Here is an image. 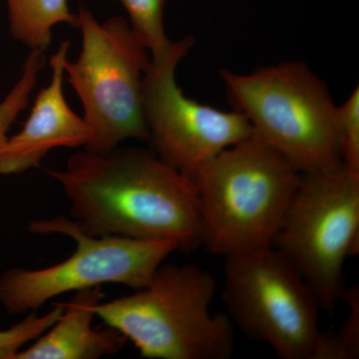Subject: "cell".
<instances>
[{"label":"cell","mask_w":359,"mask_h":359,"mask_svg":"<svg viewBox=\"0 0 359 359\" xmlns=\"http://www.w3.org/2000/svg\"><path fill=\"white\" fill-rule=\"evenodd\" d=\"M69 201L71 219L90 236L170 241L178 252L202 245L193 182L157 154L135 147L79 151L65 169L48 170Z\"/></svg>","instance_id":"1"},{"label":"cell","mask_w":359,"mask_h":359,"mask_svg":"<svg viewBox=\"0 0 359 359\" xmlns=\"http://www.w3.org/2000/svg\"><path fill=\"white\" fill-rule=\"evenodd\" d=\"M302 173L252 133L222 151L193 177L202 245L224 257L273 244Z\"/></svg>","instance_id":"2"},{"label":"cell","mask_w":359,"mask_h":359,"mask_svg":"<svg viewBox=\"0 0 359 359\" xmlns=\"http://www.w3.org/2000/svg\"><path fill=\"white\" fill-rule=\"evenodd\" d=\"M214 276L195 264H161L146 287L101 302L96 316L131 340L149 359H229L235 327L226 313H212Z\"/></svg>","instance_id":"3"},{"label":"cell","mask_w":359,"mask_h":359,"mask_svg":"<svg viewBox=\"0 0 359 359\" xmlns=\"http://www.w3.org/2000/svg\"><path fill=\"white\" fill-rule=\"evenodd\" d=\"M229 101L252 133L302 174L342 165L337 111L325 84L299 61L249 74L221 73Z\"/></svg>","instance_id":"4"},{"label":"cell","mask_w":359,"mask_h":359,"mask_svg":"<svg viewBox=\"0 0 359 359\" xmlns=\"http://www.w3.org/2000/svg\"><path fill=\"white\" fill-rule=\"evenodd\" d=\"M77 18L81 51L74 62L65 59V71L91 130L85 149L107 153L129 139L148 141L144 114V78L151 62L147 49L121 16L99 22L82 6Z\"/></svg>","instance_id":"5"},{"label":"cell","mask_w":359,"mask_h":359,"mask_svg":"<svg viewBox=\"0 0 359 359\" xmlns=\"http://www.w3.org/2000/svg\"><path fill=\"white\" fill-rule=\"evenodd\" d=\"M273 248L332 313L344 297V266L359 252V172L344 164L302 174Z\"/></svg>","instance_id":"6"},{"label":"cell","mask_w":359,"mask_h":359,"mask_svg":"<svg viewBox=\"0 0 359 359\" xmlns=\"http://www.w3.org/2000/svg\"><path fill=\"white\" fill-rule=\"evenodd\" d=\"M223 301L233 327L250 340L282 359H314L320 304L273 245L224 257Z\"/></svg>","instance_id":"7"},{"label":"cell","mask_w":359,"mask_h":359,"mask_svg":"<svg viewBox=\"0 0 359 359\" xmlns=\"http://www.w3.org/2000/svg\"><path fill=\"white\" fill-rule=\"evenodd\" d=\"M28 230L62 235L76 243L65 261L39 269L11 268L0 276V304L8 313L36 311L66 292L118 283L140 290L178 248L170 241H143L119 236H90L65 217L35 219Z\"/></svg>","instance_id":"8"},{"label":"cell","mask_w":359,"mask_h":359,"mask_svg":"<svg viewBox=\"0 0 359 359\" xmlns=\"http://www.w3.org/2000/svg\"><path fill=\"white\" fill-rule=\"evenodd\" d=\"M193 44L191 37L175 42L166 56L151 60L144 78L148 141L158 157L190 181L205 163L252 134L242 113L224 112L184 95L176 69Z\"/></svg>","instance_id":"9"},{"label":"cell","mask_w":359,"mask_h":359,"mask_svg":"<svg viewBox=\"0 0 359 359\" xmlns=\"http://www.w3.org/2000/svg\"><path fill=\"white\" fill-rule=\"evenodd\" d=\"M70 42H61L49 59L50 83L41 89L23 128L8 137L0 149V175L23 173L39 166L52 149L86 147L91 130L83 117L73 112L63 93L65 61Z\"/></svg>","instance_id":"10"},{"label":"cell","mask_w":359,"mask_h":359,"mask_svg":"<svg viewBox=\"0 0 359 359\" xmlns=\"http://www.w3.org/2000/svg\"><path fill=\"white\" fill-rule=\"evenodd\" d=\"M104 297L101 287L74 292L62 304L60 318L14 359H98L122 351L127 339L115 328L93 327L95 308Z\"/></svg>","instance_id":"11"},{"label":"cell","mask_w":359,"mask_h":359,"mask_svg":"<svg viewBox=\"0 0 359 359\" xmlns=\"http://www.w3.org/2000/svg\"><path fill=\"white\" fill-rule=\"evenodd\" d=\"M9 29L13 39L32 50L46 51L52 42V29L59 23L77 27L68 0H6Z\"/></svg>","instance_id":"12"},{"label":"cell","mask_w":359,"mask_h":359,"mask_svg":"<svg viewBox=\"0 0 359 359\" xmlns=\"http://www.w3.org/2000/svg\"><path fill=\"white\" fill-rule=\"evenodd\" d=\"M129 14L130 26L147 49L151 60L166 56L175 42L168 39L164 11L168 0H119Z\"/></svg>","instance_id":"13"},{"label":"cell","mask_w":359,"mask_h":359,"mask_svg":"<svg viewBox=\"0 0 359 359\" xmlns=\"http://www.w3.org/2000/svg\"><path fill=\"white\" fill-rule=\"evenodd\" d=\"M46 63L45 52L32 50L23 63L20 79L9 93L0 101V149L8 139L7 133L16 118L25 111L29 103L33 89L39 81L40 71Z\"/></svg>","instance_id":"14"},{"label":"cell","mask_w":359,"mask_h":359,"mask_svg":"<svg viewBox=\"0 0 359 359\" xmlns=\"http://www.w3.org/2000/svg\"><path fill=\"white\" fill-rule=\"evenodd\" d=\"M349 311L339 332H321L314 359H356L359 358V290L358 285L344 290Z\"/></svg>","instance_id":"15"},{"label":"cell","mask_w":359,"mask_h":359,"mask_svg":"<svg viewBox=\"0 0 359 359\" xmlns=\"http://www.w3.org/2000/svg\"><path fill=\"white\" fill-rule=\"evenodd\" d=\"M63 311L62 304H54L53 309L44 316H39L36 311L28 313L23 320L7 330H0V359H14L26 344L34 341L43 334Z\"/></svg>","instance_id":"16"},{"label":"cell","mask_w":359,"mask_h":359,"mask_svg":"<svg viewBox=\"0 0 359 359\" xmlns=\"http://www.w3.org/2000/svg\"><path fill=\"white\" fill-rule=\"evenodd\" d=\"M337 130L342 164L359 172V89L337 106Z\"/></svg>","instance_id":"17"}]
</instances>
